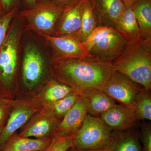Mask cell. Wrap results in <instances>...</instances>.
Listing matches in <instances>:
<instances>
[{
    "instance_id": "cell-1",
    "label": "cell",
    "mask_w": 151,
    "mask_h": 151,
    "mask_svg": "<svg viewBox=\"0 0 151 151\" xmlns=\"http://www.w3.org/2000/svg\"><path fill=\"white\" fill-rule=\"evenodd\" d=\"M113 71L111 61L97 58L50 60V73L53 79L80 95L87 89L103 90Z\"/></svg>"
},
{
    "instance_id": "cell-2",
    "label": "cell",
    "mask_w": 151,
    "mask_h": 151,
    "mask_svg": "<svg viewBox=\"0 0 151 151\" xmlns=\"http://www.w3.org/2000/svg\"><path fill=\"white\" fill-rule=\"evenodd\" d=\"M113 70L123 73L145 89L151 90V37L128 41L111 61Z\"/></svg>"
},
{
    "instance_id": "cell-3",
    "label": "cell",
    "mask_w": 151,
    "mask_h": 151,
    "mask_svg": "<svg viewBox=\"0 0 151 151\" xmlns=\"http://www.w3.org/2000/svg\"><path fill=\"white\" fill-rule=\"evenodd\" d=\"M21 22L17 15L0 48V87L6 92L13 84L19 61Z\"/></svg>"
},
{
    "instance_id": "cell-4",
    "label": "cell",
    "mask_w": 151,
    "mask_h": 151,
    "mask_svg": "<svg viewBox=\"0 0 151 151\" xmlns=\"http://www.w3.org/2000/svg\"><path fill=\"white\" fill-rule=\"evenodd\" d=\"M128 41L115 28L98 26L82 44L88 52L97 59L112 61Z\"/></svg>"
},
{
    "instance_id": "cell-5",
    "label": "cell",
    "mask_w": 151,
    "mask_h": 151,
    "mask_svg": "<svg viewBox=\"0 0 151 151\" xmlns=\"http://www.w3.org/2000/svg\"><path fill=\"white\" fill-rule=\"evenodd\" d=\"M63 8L46 0L37 3L31 8L19 11L17 16L26 22L27 30L52 36Z\"/></svg>"
},
{
    "instance_id": "cell-6",
    "label": "cell",
    "mask_w": 151,
    "mask_h": 151,
    "mask_svg": "<svg viewBox=\"0 0 151 151\" xmlns=\"http://www.w3.org/2000/svg\"><path fill=\"white\" fill-rule=\"evenodd\" d=\"M112 132L100 117L87 113L83 124L74 135L73 149L87 150L106 148Z\"/></svg>"
},
{
    "instance_id": "cell-7",
    "label": "cell",
    "mask_w": 151,
    "mask_h": 151,
    "mask_svg": "<svg viewBox=\"0 0 151 151\" xmlns=\"http://www.w3.org/2000/svg\"><path fill=\"white\" fill-rule=\"evenodd\" d=\"M143 88L123 73L113 70L103 91L115 101L134 110L135 100Z\"/></svg>"
},
{
    "instance_id": "cell-8",
    "label": "cell",
    "mask_w": 151,
    "mask_h": 151,
    "mask_svg": "<svg viewBox=\"0 0 151 151\" xmlns=\"http://www.w3.org/2000/svg\"><path fill=\"white\" fill-rule=\"evenodd\" d=\"M37 34L51 47L52 54L50 60L96 58L88 52L82 42L74 35L55 37Z\"/></svg>"
},
{
    "instance_id": "cell-9",
    "label": "cell",
    "mask_w": 151,
    "mask_h": 151,
    "mask_svg": "<svg viewBox=\"0 0 151 151\" xmlns=\"http://www.w3.org/2000/svg\"><path fill=\"white\" fill-rule=\"evenodd\" d=\"M87 0H73L63 8L55 27V37L75 35L81 27L82 14Z\"/></svg>"
},
{
    "instance_id": "cell-10",
    "label": "cell",
    "mask_w": 151,
    "mask_h": 151,
    "mask_svg": "<svg viewBox=\"0 0 151 151\" xmlns=\"http://www.w3.org/2000/svg\"><path fill=\"white\" fill-rule=\"evenodd\" d=\"M43 56L35 45L27 44L24 50L22 63V79L24 84L32 89L40 81L44 70Z\"/></svg>"
},
{
    "instance_id": "cell-11",
    "label": "cell",
    "mask_w": 151,
    "mask_h": 151,
    "mask_svg": "<svg viewBox=\"0 0 151 151\" xmlns=\"http://www.w3.org/2000/svg\"><path fill=\"white\" fill-rule=\"evenodd\" d=\"M88 104L80 95L73 106L64 115L54 131V137L74 135L83 124L87 114Z\"/></svg>"
},
{
    "instance_id": "cell-12",
    "label": "cell",
    "mask_w": 151,
    "mask_h": 151,
    "mask_svg": "<svg viewBox=\"0 0 151 151\" xmlns=\"http://www.w3.org/2000/svg\"><path fill=\"white\" fill-rule=\"evenodd\" d=\"M98 26L116 29L126 6L122 0H89Z\"/></svg>"
},
{
    "instance_id": "cell-13",
    "label": "cell",
    "mask_w": 151,
    "mask_h": 151,
    "mask_svg": "<svg viewBox=\"0 0 151 151\" xmlns=\"http://www.w3.org/2000/svg\"><path fill=\"white\" fill-rule=\"evenodd\" d=\"M100 118L113 131L133 129L139 121L134 110L122 104H116L102 113Z\"/></svg>"
},
{
    "instance_id": "cell-14",
    "label": "cell",
    "mask_w": 151,
    "mask_h": 151,
    "mask_svg": "<svg viewBox=\"0 0 151 151\" xmlns=\"http://www.w3.org/2000/svg\"><path fill=\"white\" fill-rule=\"evenodd\" d=\"M34 113L32 109L26 106H19L11 113L0 134V150H2L14 133L24 125Z\"/></svg>"
},
{
    "instance_id": "cell-15",
    "label": "cell",
    "mask_w": 151,
    "mask_h": 151,
    "mask_svg": "<svg viewBox=\"0 0 151 151\" xmlns=\"http://www.w3.org/2000/svg\"><path fill=\"white\" fill-rule=\"evenodd\" d=\"M81 96L87 102V113L91 116L99 117L102 113L116 105L113 98L100 89H86L81 93Z\"/></svg>"
},
{
    "instance_id": "cell-16",
    "label": "cell",
    "mask_w": 151,
    "mask_h": 151,
    "mask_svg": "<svg viewBox=\"0 0 151 151\" xmlns=\"http://www.w3.org/2000/svg\"><path fill=\"white\" fill-rule=\"evenodd\" d=\"M106 148L109 151H142L137 132L134 129L113 131Z\"/></svg>"
},
{
    "instance_id": "cell-17",
    "label": "cell",
    "mask_w": 151,
    "mask_h": 151,
    "mask_svg": "<svg viewBox=\"0 0 151 151\" xmlns=\"http://www.w3.org/2000/svg\"><path fill=\"white\" fill-rule=\"evenodd\" d=\"M52 139H33L19 136H12L2 151H44L48 148Z\"/></svg>"
},
{
    "instance_id": "cell-18",
    "label": "cell",
    "mask_w": 151,
    "mask_h": 151,
    "mask_svg": "<svg viewBox=\"0 0 151 151\" xmlns=\"http://www.w3.org/2000/svg\"><path fill=\"white\" fill-rule=\"evenodd\" d=\"M127 40H137L142 37L139 28L132 6H126L116 28Z\"/></svg>"
},
{
    "instance_id": "cell-19",
    "label": "cell",
    "mask_w": 151,
    "mask_h": 151,
    "mask_svg": "<svg viewBox=\"0 0 151 151\" xmlns=\"http://www.w3.org/2000/svg\"><path fill=\"white\" fill-rule=\"evenodd\" d=\"M142 37H151V0H138L132 5Z\"/></svg>"
},
{
    "instance_id": "cell-20",
    "label": "cell",
    "mask_w": 151,
    "mask_h": 151,
    "mask_svg": "<svg viewBox=\"0 0 151 151\" xmlns=\"http://www.w3.org/2000/svg\"><path fill=\"white\" fill-rule=\"evenodd\" d=\"M58 122L57 118L52 115L50 118L38 120L32 126L26 129L19 136L24 137H35L36 139L46 138L52 129L54 124Z\"/></svg>"
},
{
    "instance_id": "cell-21",
    "label": "cell",
    "mask_w": 151,
    "mask_h": 151,
    "mask_svg": "<svg viewBox=\"0 0 151 151\" xmlns=\"http://www.w3.org/2000/svg\"><path fill=\"white\" fill-rule=\"evenodd\" d=\"M97 27V19L90 1L87 0L82 14L81 27L79 31L74 35L83 43Z\"/></svg>"
},
{
    "instance_id": "cell-22",
    "label": "cell",
    "mask_w": 151,
    "mask_h": 151,
    "mask_svg": "<svg viewBox=\"0 0 151 151\" xmlns=\"http://www.w3.org/2000/svg\"><path fill=\"white\" fill-rule=\"evenodd\" d=\"M134 111L139 120H151V91L143 88L138 94L134 104Z\"/></svg>"
},
{
    "instance_id": "cell-23",
    "label": "cell",
    "mask_w": 151,
    "mask_h": 151,
    "mask_svg": "<svg viewBox=\"0 0 151 151\" xmlns=\"http://www.w3.org/2000/svg\"><path fill=\"white\" fill-rule=\"evenodd\" d=\"M73 92L75 91L69 86L61 84L53 79L49 82L47 86L44 91V99L49 103H52L62 99Z\"/></svg>"
},
{
    "instance_id": "cell-24",
    "label": "cell",
    "mask_w": 151,
    "mask_h": 151,
    "mask_svg": "<svg viewBox=\"0 0 151 151\" xmlns=\"http://www.w3.org/2000/svg\"><path fill=\"white\" fill-rule=\"evenodd\" d=\"M80 96L77 92H73L62 99L51 103L52 114L57 118H63Z\"/></svg>"
},
{
    "instance_id": "cell-25",
    "label": "cell",
    "mask_w": 151,
    "mask_h": 151,
    "mask_svg": "<svg viewBox=\"0 0 151 151\" xmlns=\"http://www.w3.org/2000/svg\"><path fill=\"white\" fill-rule=\"evenodd\" d=\"M19 11L16 7L7 13H5L0 19V48L5 40L7 34L12 22L16 17Z\"/></svg>"
},
{
    "instance_id": "cell-26",
    "label": "cell",
    "mask_w": 151,
    "mask_h": 151,
    "mask_svg": "<svg viewBox=\"0 0 151 151\" xmlns=\"http://www.w3.org/2000/svg\"><path fill=\"white\" fill-rule=\"evenodd\" d=\"M74 135L66 137H54L52 139L51 143L47 150L67 151L69 149L73 148Z\"/></svg>"
},
{
    "instance_id": "cell-27",
    "label": "cell",
    "mask_w": 151,
    "mask_h": 151,
    "mask_svg": "<svg viewBox=\"0 0 151 151\" xmlns=\"http://www.w3.org/2000/svg\"><path fill=\"white\" fill-rule=\"evenodd\" d=\"M141 128L143 143L142 151H151V124L144 122L142 123Z\"/></svg>"
},
{
    "instance_id": "cell-28",
    "label": "cell",
    "mask_w": 151,
    "mask_h": 151,
    "mask_svg": "<svg viewBox=\"0 0 151 151\" xmlns=\"http://www.w3.org/2000/svg\"><path fill=\"white\" fill-rule=\"evenodd\" d=\"M9 104L8 101L4 98L0 100V127H3L4 126L8 111Z\"/></svg>"
},
{
    "instance_id": "cell-29",
    "label": "cell",
    "mask_w": 151,
    "mask_h": 151,
    "mask_svg": "<svg viewBox=\"0 0 151 151\" xmlns=\"http://www.w3.org/2000/svg\"><path fill=\"white\" fill-rule=\"evenodd\" d=\"M2 4L3 11L7 13L14 8L18 7L20 4V0H1Z\"/></svg>"
},
{
    "instance_id": "cell-30",
    "label": "cell",
    "mask_w": 151,
    "mask_h": 151,
    "mask_svg": "<svg viewBox=\"0 0 151 151\" xmlns=\"http://www.w3.org/2000/svg\"><path fill=\"white\" fill-rule=\"evenodd\" d=\"M51 2L59 6L64 7L65 6L73 0H49Z\"/></svg>"
},
{
    "instance_id": "cell-31",
    "label": "cell",
    "mask_w": 151,
    "mask_h": 151,
    "mask_svg": "<svg viewBox=\"0 0 151 151\" xmlns=\"http://www.w3.org/2000/svg\"><path fill=\"white\" fill-rule=\"evenodd\" d=\"M22 3L26 9L32 7L37 4L36 0H22Z\"/></svg>"
},
{
    "instance_id": "cell-32",
    "label": "cell",
    "mask_w": 151,
    "mask_h": 151,
    "mask_svg": "<svg viewBox=\"0 0 151 151\" xmlns=\"http://www.w3.org/2000/svg\"><path fill=\"white\" fill-rule=\"evenodd\" d=\"M126 6H132L138 0H122Z\"/></svg>"
},
{
    "instance_id": "cell-33",
    "label": "cell",
    "mask_w": 151,
    "mask_h": 151,
    "mask_svg": "<svg viewBox=\"0 0 151 151\" xmlns=\"http://www.w3.org/2000/svg\"><path fill=\"white\" fill-rule=\"evenodd\" d=\"M6 92L0 87V100L6 97Z\"/></svg>"
},
{
    "instance_id": "cell-34",
    "label": "cell",
    "mask_w": 151,
    "mask_h": 151,
    "mask_svg": "<svg viewBox=\"0 0 151 151\" xmlns=\"http://www.w3.org/2000/svg\"><path fill=\"white\" fill-rule=\"evenodd\" d=\"M73 149V150L72 151H109L107 148L100 149V150H79Z\"/></svg>"
},
{
    "instance_id": "cell-35",
    "label": "cell",
    "mask_w": 151,
    "mask_h": 151,
    "mask_svg": "<svg viewBox=\"0 0 151 151\" xmlns=\"http://www.w3.org/2000/svg\"><path fill=\"white\" fill-rule=\"evenodd\" d=\"M5 14L3 10L0 9V19L2 17L3 15Z\"/></svg>"
},
{
    "instance_id": "cell-36",
    "label": "cell",
    "mask_w": 151,
    "mask_h": 151,
    "mask_svg": "<svg viewBox=\"0 0 151 151\" xmlns=\"http://www.w3.org/2000/svg\"><path fill=\"white\" fill-rule=\"evenodd\" d=\"M0 9L3 10L2 4L1 1V0H0Z\"/></svg>"
},
{
    "instance_id": "cell-37",
    "label": "cell",
    "mask_w": 151,
    "mask_h": 151,
    "mask_svg": "<svg viewBox=\"0 0 151 151\" xmlns=\"http://www.w3.org/2000/svg\"><path fill=\"white\" fill-rule=\"evenodd\" d=\"M37 3L43 1H46V0H36Z\"/></svg>"
},
{
    "instance_id": "cell-38",
    "label": "cell",
    "mask_w": 151,
    "mask_h": 151,
    "mask_svg": "<svg viewBox=\"0 0 151 151\" xmlns=\"http://www.w3.org/2000/svg\"><path fill=\"white\" fill-rule=\"evenodd\" d=\"M3 127H0V134H1V132L2 130L3 129Z\"/></svg>"
},
{
    "instance_id": "cell-39",
    "label": "cell",
    "mask_w": 151,
    "mask_h": 151,
    "mask_svg": "<svg viewBox=\"0 0 151 151\" xmlns=\"http://www.w3.org/2000/svg\"><path fill=\"white\" fill-rule=\"evenodd\" d=\"M48 151L47 150H45V151Z\"/></svg>"
}]
</instances>
